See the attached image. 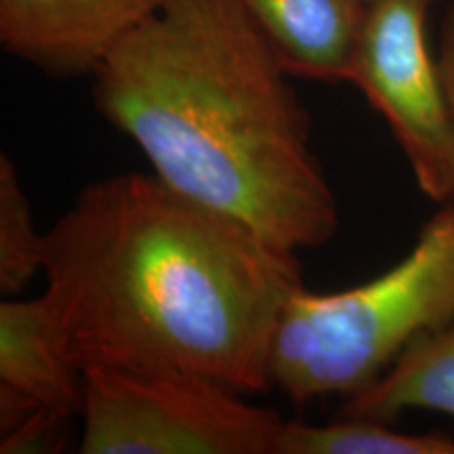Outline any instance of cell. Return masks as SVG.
Returning a JSON list of instances; mask_svg holds the SVG:
<instances>
[{
  "instance_id": "obj_1",
  "label": "cell",
  "mask_w": 454,
  "mask_h": 454,
  "mask_svg": "<svg viewBox=\"0 0 454 454\" xmlns=\"http://www.w3.org/2000/svg\"><path fill=\"white\" fill-rule=\"evenodd\" d=\"M43 299L81 371H185L242 394L271 383L297 253L175 192L154 173L81 190L44 231Z\"/></svg>"
},
{
  "instance_id": "obj_2",
  "label": "cell",
  "mask_w": 454,
  "mask_h": 454,
  "mask_svg": "<svg viewBox=\"0 0 454 454\" xmlns=\"http://www.w3.org/2000/svg\"><path fill=\"white\" fill-rule=\"evenodd\" d=\"M90 78L98 112L175 192L284 251L337 234L309 114L240 0H164Z\"/></svg>"
},
{
  "instance_id": "obj_3",
  "label": "cell",
  "mask_w": 454,
  "mask_h": 454,
  "mask_svg": "<svg viewBox=\"0 0 454 454\" xmlns=\"http://www.w3.org/2000/svg\"><path fill=\"white\" fill-rule=\"evenodd\" d=\"M454 317V202L387 271L334 293L299 286L278 322L271 383L293 404L349 397Z\"/></svg>"
},
{
  "instance_id": "obj_4",
  "label": "cell",
  "mask_w": 454,
  "mask_h": 454,
  "mask_svg": "<svg viewBox=\"0 0 454 454\" xmlns=\"http://www.w3.org/2000/svg\"><path fill=\"white\" fill-rule=\"evenodd\" d=\"M81 454H276L284 419L185 371H84Z\"/></svg>"
},
{
  "instance_id": "obj_5",
  "label": "cell",
  "mask_w": 454,
  "mask_h": 454,
  "mask_svg": "<svg viewBox=\"0 0 454 454\" xmlns=\"http://www.w3.org/2000/svg\"><path fill=\"white\" fill-rule=\"evenodd\" d=\"M431 0H372L349 81L387 122L419 190L454 202V118L438 55L427 43Z\"/></svg>"
},
{
  "instance_id": "obj_6",
  "label": "cell",
  "mask_w": 454,
  "mask_h": 454,
  "mask_svg": "<svg viewBox=\"0 0 454 454\" xmlns=\"http://www.w3.org/2000/svg\"><path fill=\"white\" fill-rule=\"evenodd\" d=\"M164 0H0V47L51 78L93 76Z\"/></svg>"
},
{
  "instance_id": "obj_7",
  "label": "cell",
  "mask_w": 454,
  "mask_h": 454,
  "mask_svg": "<svg viewBox=\"0 0 454 454\" xmlns=\"http://www.w3.org/2000/svg\"><path fill=\"white\" fill-rule=\"evenodd\" d=\"M293 78L348 82L364 0H240Z\"/></svg>"
},
{
  "instance_id": "obj_8",
  "label": "cell",
  "mask_w": 454,
  "mask_h": 454,
  "mask_svg": "<svg viewBox=\"0 0 454 454\" xmlns=\"http://www.w3.org/2000/svg\"><path fill=\"white\" fill-rule=\"evenodd\" d=\"M0 387L43 408L82 411L84 374L57 343L43 294L0 301Z\"/></svg>"
},
{
  "instance_id": "obj_9",
  "label": "cell",
  "mask_w": 454,
  "mask_h": 454,
  "mask_svg": "<svg viewBox=\"0 0 454 454\" xmlns=\"http://www.w3.org/2000/svg\"><path fill=\"white\" fill-rule=\"evenodd\" d=\"M408 411L454 419V317L414 340L372 385L345 397L339 417L394 423Z\"/></svg>"
},
{
  "instance_id": "obj_10",
  "label": "cell",
  "mask_w": 454,
  "mask_h": 454,
  "mask_svg": "<svg viewBox=\"0 0 454 454\" xmlns=\"http://www.w3.org/2000/svg\"><path fill=\"white\" fill-rule=\"evenodd\" d=\"M276 454H454V438L404 434L372 419L339 417L325 425L284 421Z\"/></svg>"
},
{
  "instance_id": "obj_11",
  "label": "cell",
  "mask_w": 454,
  "mask_h": 454,
  "mask_svg": "<svg viewBox=\"0 0 454 454\" xmlns=\"http://www.w3.org/2000/svg\"><path fill=\"white\" fill-rule=\"evenodd\" d=\"M44 231L36 230L30 198L20 181L15 162L0 154V293L20 297L43 274Z\"/></svg>"
},
{
  "instance_id": "obj_12",
  "label": "cell",
  "mask_w": 454,
  "mask_h": 454,
  "mask_svg": "<svg viewBox=\"0 0 454 454\" xmlns=\"http://www.w3.org/2000/svg\"><path fill=\"white\" fill-rule=\"evenodd\" d=\"M74 412L59 408H38L20 427L0 435L3 454H51L66 446Z\"/></svg>"
},
{
  "instance_id": "obj_13",
  "label": "cell",
  "mask_w": 454,
  "mask_h": 454,
  "mask_svg": "<svg viewBox=\"0 0 454 454\" xmlns=\"http://www.w3.org/2000/svg\"><path fill=\"white\" fill-rule=\"evenodd\" d=\"M438 61H440L442 78H444V87H446L448 101H450L452 118H454V0L446 3L444 17H442Z\"/></svg>"
},
{
  "instance_id": "obj_14",
  "label": "cell",
  "mask_w": 454,
  "mask_h": 454,
  "mask_svg": "<svg viewBox=\"0 0 454 454\" xmlns=\"http://www.w3.org/2000/svg\"><path fill=\"white\" fill-rule=\"evenodd\" d=\"M364 3L368 4V3H372V0H364ZM431 3H434V4H435V3H444V4H446V3H450V0H431Z\"/></svg>"
}]
</instances>
